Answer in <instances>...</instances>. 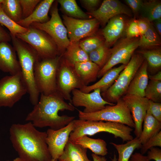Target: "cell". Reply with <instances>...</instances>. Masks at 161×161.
<instances>
[{"mask_svg":"<svg viewBox=\"0 0 161 161\" xmlns=\"http://www.w3.org/2000/svg\"><path fill=\"white\" fill-rule=\"evenodd\" d=\"M9 133L10 141L19 157L26 161H51L46 142V132L39 131L28 122L13 124Z\"/></svg>","mask_w":161,"mask_h":161,"instance_id":"obj_1","label":"cell"},{"mask_svg":"<svg viewBox=\"0 0 161 161\" xmlns=\"http://www.w3.org/2000/svg\"><path fill=\"white\" fill-rule=\"evenodd\" d=\"M75 108L71 103L65 101L57 92L49 95L41 94L37 103L27 115L25 120L31 122L35 127H49L57 130L62 128L75 119V117L59 115L60 111H74Z\"/></svg>","mask_w":161,"mask_h":161,"instance_id":"obj_2","label":"cell"},{"mask_svg":"<svg viewBox=\"0 0 161 161\" xmlns=\"http://www.w3.org/2000/svg\"><path fill=\"white\" fill-rule=\"evenodd\" d=\"M10 35L13 47L18 58L22 78L27 87L30 101L34 106L38 102L40 94L36 86L34 75V65L39 58L29 45L16 36Z\"/></svg>","mask_w":161,"mask_h":161,"instance_id":"obj_3","label":"cell"},{"mask_svg":"<svg viewBox=\"0 0 161 161\" xmlns=\"http://www.w3.org/2000/svg\"><path fill=\"white\" fill-rule=\"evenodd\" d=\"M73 121L74 129L70 134L69 141L73 142L84 135L91 136L103 132L112 134L115 138L120 137L123 142H127L134 138L131 134L133 129L122 123L79 119H75Z\"/></svg>","mask_w":161,"mask_h":161,"instance_id":"obj_4","label":"cell"},{"mask_svg":"<svg viewBox=\"0 0 161 161\" xmlns=\"http://www.w3.org/2000/svg\"><path fill=\"white\" fill-rule=\"evenodd\" d=\"M144 59L139 53L133 54L114 83L107 90L101 93L105 100L109 103H116L125 95L131 81Z\"/></svg>","mask_w":161,"mask_h":161,"instance_id":"obj_5","label":"cell"},{"mask_svg":"<svg viewBox=\"0 0 161 161\" xmlns=\"http://www.w3.org/2000/svg\"><path fill=\"white\" fill-rule=\"evenodd\" d=\"M61 56L41 59L34 67L35 83L40 93L49 95L57 92L56 75Z\"/></svg>","mask_w":161,"mask_h":161,"instance_id":"obj_6","label":"cell"},{"mask_svg":"<svg viewBox=\"0 0 161 161\" xmlns=\"http://www.w3.org/2000/svg\"><path fill=\"white\" fill-rule=\"evenodd\" d=\"M78 111L79 119L80 120L118 123L132 128L135 127L130 112L121 98L115 105H107L103 109L95 112L86 113Z\"/></svg>","mask_w":161,"mask_h":161,"instance_id":"obj_7","label":"cell"},{"mask_svg":"<svg viewBox=\"0 0 161 161\" xmlns=\"http://www.w3.org/2000/svg\"><path fill=\"white\" fill-rule=\"evenodd\" d=\"M58 3L55 1L50 10L51 17L44 23H34L30 26L44 31L56 44L59 55L62 56L70 44L66 29L58 13Z\"/></svg>","mask_w":161,"mask_h":161,"instance_id":"obj_8","label":"cell"},{"mask_svg":"<svg viewBox=\"0 0 161 161\" xmlns=\"http://www.w3.org/2000/svg\"><path fill=\"white\" fill-rule=\"evenodd\" d=\"M15 36L29 45L41 59L59 55L57 46L51 38L43 31L30 26L24 33Z\"/></svg>","mask_w":161,"mask_h":161,"instance_id":"obj_9","label":"cell"},{"mask_svg":"<svg viewBox=\"0 0 161 161\" xmlns=\"http://www.w3.org/2000/svg\"><path fill=\"white\" fill-rule=\"evenodd\" d=\"M84 86L74 65L68 63L61 56L56 75L57 92L65 100L72 103L71 93L72 91L75 89H80Z\"/></svg>","mask_w":161,"mask_h":161,"instance_id":"obj_10","label":"cell"},{"mask_svg":"<svg viewBox=\"0 0 161 161\" xmlns=\"http://www.w3.org/2000/svg\"><path fill=\"white\" fill-rule=\"evenodd\" d=\"M27 93L21 72L7 76L0 80V108H11Z\"/></svg>","mask_w":161,"mask_h":161,"instance_id":"obj_11","label":"cell"},{"mask_svg":"<svg viewBox=\"0 0 161 161\" xmlns=\"http://www.w3.org/2000/svg\"><path fill=\"white\" fill-rule=\"evenodd\" d=\"M140 37H125L120 39L111 48L110 57L105 65L99 71L97 78L101 77L108 71L120 64L126 65L134 52L139 47Z\"/></svg>","mask_w":161,"mask_h":161,"instance_id":"obj_12","label":"cell"},{"mask_svg":"<svg viewBox=\"0 0 161 161\" xmlns=\"http://www.w3.org/2000/svg\"><path fill=\"white\" fill-rule=\"evenodd\" d=\"M62 18L70 42H78L83 38L94 35L100 24L94 18L82 19L64 15Z\"/></svg>","mask_w":161,"mask_h":161,"instance_id":"obj_13","label":"cell"},{"mask_svg":"<svg viewBox=\"0 0 161 161\" xmlns=\"http://www.w3.org/2000/svg\"><path fill=\"white\" fill-rule=\"evenodd\" d=\"M72 104L74 107H84L83 112L84 113L95 112L103 109L107 105L115 104L108 102L103 99L100 89H95L92 92L88 93L75 89L72 91Z\"/></svg>","mask_w":161,"mask_h":161,"instance_id":"obj_14","label":"cell"},{"mask_svg":"<svg viewBox=\"0 0 161 161\" xmlns=\"http://www.w3.org/2000/svg\"><path fill=\"white\" fill-rule=\"evenodd\" d=\"M131 113L135 124L134 134L139 138L142 130V124L148 109L149 100L145 97L125 95L121 98Z\"/></svg>","mask_w":161,"mask_h":161,"instance_id":"obj_15","label":"cell"},{"mask_svg":"<svg viewBox=\"0 0 161 161\" xmlns=\"http://www.w3.org/2000/svg\"><path fill=\"white\" fill-rule=\"evenodd\" d=\"M73 121L62 128L56 130L49 128L46 132V143L52 159L58 160L63 154L74 129Z\"/></svg>","mask_w":161,"mask_h":161,"instance_id":"obj_16","label":"cell"},{"mask_svg":"<svg viewBox=\"0 0 161 161\" xmlns=\"http://www.w3.org/2000/svg\"><path fill=\"white\" fill-rule=\"evenodd\" d=\"M96 19L100 24L104 26L112 18L123 14L131 16L130 10L120 1L104 0L100 7L95 10L86 13Z\"/></svg>","mask_w":161,"mask_h":161,"instance_id":"obj_17","label":"cell"},{"mask_svg":"<svg viewBox=\"0 0 161 161\" xmlns=\"http://www.w3.org/2000/svg\"><path fill=\"white\" fill-rule=\"evenodd\" d=\"M0 70L10 75L21 72L16 52L9 42H0Z\"/></svg>","mask_w":161,"mask_h":161,"instance_id":"obj_18","label":"cell"},{"mask_svg":"<svg viewBox=\"0 0 161 161\" xmlns=\"http://www.w3.org/2000/svg\"><path fill=\"white\" fill-rule=\"evenodd\" d=\"M127 25L126 19L121 15L111 18L102 31L105 44L110 47L114 44L122 36Z\"/></svg>","mask_w":161,"mask_h":161,"instance_id":"obj_19","label":"cell"},{"mask_svg":"<svg viewBox=\"0 0 161 161\" xmlns=\"http://www.w3.org/2000/svg\"><path fill=\"white\" fill-rule=\"evenodd\" d=\"M148 67L147 62L144 59L131 81L125 95L145 97V91L149 82Z\"/></svg>","mask_w":161,"mask_h":161,"instance_id":"obj_20","label":"cell"},{"mask_svg":"<svg viewBox=\"0 0 161 161\" xmlns=\"http://www.w3.org/2000/svg\"><path fill=\"white\" fill-rule=\"evenodd\" d=\"M55 1L41 0L30 16L22 19L17 23L24 27L28 28L33 23H42L47 22L49 19V12Z\"/></svg>","mask_w":161,"mask_h":161,"instance_id":"obj_21","label":"cell"},{"mask_svg":"<svg viewBox=\"0 0 161 161\" xmlns=\"http://www.w3.org/2000/svg\"><path fill=\"white\" fill-rule=\"evenodd\" d=\"M126 65L113 68L106 72L97 82L90 86H85L80 90L83 92L88 93L95 89H100L101 93L108 89L114 82L121 72Z\"/></svg>","mask_w":161,"mask_h":161,"instance_id":"obj_22","label":"cell"},{"mask_svg":"<svg viewBox=\"0 0 161 161\" xmlns=\"http://www.w3.org/2000/svg\"><path fill=\"white\" fill-rule=\"evenodd\" d=\"M74 67L85 86L96 80L100 69L98 66L89 60L76 63Z\"/></svg>","mask_w":161,"mask_h":161,"instance_id":"obj_23","label":"cell"},{"mask_svg":"<svg viewBox=\"0 0 161 161\" xmlns=\"http://www.w3.org/2000/svg\"><path fill=\"white\" fill-rule=\"evenodd\" d=\"M87 149L68 141L58 161H91L87 155Z\"/></svg>","mask_w":161,"mask_h":161,"instance_id":"obj_24","label":"cell"},{"mask_svg":"<svg viewBox=\"0 0 161 161\" xmlns=\"http://www.w3.org/2000/svg\"><path fill=\"white\" fill-rule=\"evenodd\" d=\"M73 142L85 148L89 149L93 153L99 156H104L108 153L107 143L101 139L92 138L87 135H84Z\"/></svg>","mask_w":161,"mask_h":161,"instance_id":"obj_25","label":"cell"},{"mask_svg":"<svg viewBox=\"0 0 161 161\" xmlns=\"http://www.w3.org/2000/svg\"><path fill=\"white\" fill-rule=\"evenodd\" d=\"M143 123V128L139 137L142 145L157 134L161 129V122L155 119L148 109Z\"/></svg>","mask_w":161,"mask_h":161,"instance_id":"obj_26","label":"cell"},{"mask_svg":"<svg viewBox=\"0 0 161 161\" xmlns=\"http://www.w3.org/2000/svg\"><path fill=\"white\" fill-rule=\"evenodd\" d=\"M62 56L67 62L73 65L76 63L89 60L88 54L80 47L79 41L70 42Z\"/></svg>","mask_w":161,"mask_h":161,"instance_id":"obj_27","label":"cell"},{"mask_svg":"<svg viewBox=\"0 0 161 161\" xmlns=\"http://www.w3.org/2000/svg\"><path fill=\"white\" fill-rule=\"evenodd\" d=\"M117 151L118 157L117 161H129L134 151L140 148L142 144L139 138L135 137L124 144H118L112 142Z\"/></svg>","mask_w":161,"mask_h":161,"instance_id":"obj_28","label":"cell"},{"mask_svg":"<svg viewBox=\"0 0 161 161\" xmlns=\"http://www.w3.org/2000/svg\"><path fill=\"white\" fill-rule=\"evenodd\" d=\"M56 1L60 4L62 10L69 16L82 19H89L92 17L80 8L75 0H58Z\"/></svg>","mask_w":161,"mask_h":161,"instance_id":"obj_29","label":"cell"},{"mask_svg":"<svg viewBox=\"0 0 161 161\" xmlns=\"http://www.w3.org/2000/svg\"><path fill=\"white\" fill-rule=\"evenodd\" d=\"M161 45L158 35L152 23L147 31L140 37L139 47L144 49L157 48Z\"/></svg>","mask_w":161,"mask_h":161,"instance_id":"obj_30","label":"cell"},{"mask_svg":"<svg viewBox=\"0 0 161 161\" xmlns=\"http://www.w3.org/2000/svg\"><path fill=\"white\" fill-rule=\"evenodd\" d=\"M140 11L143 17L150 22L161 18V3L160 1L150 0L143 1Z\"/></svg>","mask_w":161,"mask_h":161,"instance_id":"obj_31","label":"cell"},{"mask_svg":"<svg viewBox=\"0 0 161 161\" xmlns=\"http://www.w3.org/2000/svg\"><path fill=\"white\" fill-rule=\"evenodd\" d=\"M147 61L148 66L153 71H158L161 67V50L160 48L142 49L137 52Z\"/></svg>","mask_w":161,"mask_h":161,"instance_id":"obj_32","label":"cell"},{"mask_svg":"<svg viewBox=\"0 0 161 161\" xmlns=\"http://www.w3.org/2000/svg\"><path fill=\"white\" fill-rule=\"evenodd\" d=\"M111 54V48L104 43L89 54V60L96 64L101 69L108 61Z\"/></svg>","mask_w":161,"mask_h":161,"instance_id":"obj_33","label":"cell"},{"mask_svg":"<svg viewBox=\"0 0 161 161\" xmlns=\"http://www.w3.org/2000/svg\"><path fill=\"white\" fill-rule=\"evenodd\" d=\"M1 6L5 14L14 22L17 23L22 19L19 0H3Z\"/></svg>","mask_w":161,"mask_h":161,"instance_id":"obj_34","label":"cell"},{"mask_svg":"<svg viewBox=\"0 0 161 161\" xmlns=\"http://www.w3.org/2000/svg\"><path fill=\"white\" fill-rule=\"evenodd\" d=\"M0 24L7 27L10 35L15 36L26 32L28 28L24 27L14 22L4 13L0 5Z\"/></svg>","mask_w":161,"mask_h":161,"instance_id":"obj_35","label":"cell"},{"mask_svg":"<svg viewBox=\"0 0 161 161\" xmlns=\"http://www.w3.org/2000/svg\"><path fill=\"white\" fill-rule=\"evenodd\" d=\"M145 97L155 102L161 100V81L150 80L145 91Z\"/></svg>","mask_w":161,"mask_h":161,"instance_id":"obj_36","label":"cell"},{"mask_svg":"<svg viewBox=\"0 0 161 161\" xmlns=\"http://www.w3.org/2000/svg\"><path fill=\"white\" fill-rule=\"evenodd\" d=\"M104 43L101 38L94 35L79 41L81 48L88 54Z\"/></svg>","mask_w":161,"mask_h":161,"instance_id":"obj_37","label":"cell"},{"mask_svg":"<svg viewBox=\"0 0 161 161\" xmlns=\"http://www.w3.org/2000/svg\"><path fill=\"white\" fill-rule=\"evenodd\" d=\"M22 9V18L30 16L41 1L40 0H19Z\"/></svg>","mask_w":161,"mask_h":161,"instance_id":"obj_38","label":"cell"},{"mask_svg":"<svg viewBox=\"0 0 161 161\" xmlns=\"http://www.w3.org/2000/svg\"><path fill=\"white\" fill-rule=\"evenodd\" d=\"M156 146L161 147V131L142 145L140 148L141 154H143L150 148Z\"/></svg>","mask_w":161,"mask_h":161,"instance_id":"obj_39","label":"cell"},{"mask_svg":"<svg viewBox=\"0 0 161 161\" xmlns=\"http://www.w3.org/2000/svg\"><path fill=\"white\" fill-rule=\"evenodd\" d=\"M125 31L126 37L134 38L140 37L137 20L133 19L127 24Z\"/></svg>","mask_w":161,"mask_h":161,"instance_id":"obj_40","label":"cell"},{"mask_svg":"<svg viewBox=\"0 0 161 161\" xmlns=\"http://www.w3.org/2000/svg\"><path fill=\"white\" fill-rule=\"evenodd\" d=\"M153 116L161 122V103L149 100L148 109Z\"/></svg>","mask_w":161,"mask_h":161,"instance_id":"obj_41","label":"cell"},{"mask_svg":"<svg viewBox=\"0 0 161 161\" xmlns=\"http://www.w3.org/2000/svg\"><path fill=\"white\" fill-rule=\"evenodd\" d=\"M146 156L149 161L151 160L161 161V150L157 147L151 148L147 151Z\"/></svg>","mask_w":161,"mask_h":161,"instance_id":"obj_42","label":"cell"},{"mask_svg":"<svg viewBox=\"0 0 161 161\" xmlns=\"http://www.w3.org/2000/svg\"><path fill=\"white\" fill-rule=\"evenodd\" d=\"M125 1L130 7L133 13H136L140 11L143 1L141 0H126Z\"/></svg>","mask_w":161,"mask_h":161,"instance_id":"obj_43","label":"cell"},{"mask_svg":"<svg viewBox=\"0 0 161 161\" xmlns=\"http://www.w3.org/2000/svg\"><path fill=\"white\" fill-rule=\"evenodd\" d=\"M80 2L88 12L95 10V8L99 4L100 1L99 0H81Z\"/></svg>","mask_w":161,"mask_h":161,"instance_id":"obj_44","label":"cell"},{"mask_svg":"<svg viewBox=\"0 0 161 161\" xmlns=\"http://www.w3.org/2000/svg\"><path fill=\"white\" fill-rule=\"evenodd\" d=\"M137 20L140 36L147 31L151 22L145 18L143 17L139 18Z\"/></svg>","mask_w":161,"mask_h":161,"instance_id":"obj_45","label":"cell"},{"mask_svg":"<svg viewBox=\"0 0 161 161\" xmlns=\"http://www.w3.org/2000/svg\"><path fill=\"white\" fill-rule=\"evenodd\" d=\"M11 41V37L0 24V42H9Z\"/></svg>","mask_w":161,"mask_h":161,"instance_id":"obj_46","label":"cell"},{"mask_svg":"<svg viewBox=\"0 0 161 161\" xmlns=\"http://www.w3.org/2000/svg\"><path fill=\"white\" fill-rule=\"evenodd\" d=\"M130 160L131 161H149L146 156L138 152L132 154Z\"/></svg>","mask_w":161,"mask_h":161,"instance_id":"obj_47","label":"cell"},{"mask_svg":"<svg viewBox=\"0 0 161 161\" xmlns=\"http://www.w3.org/2000/svg\"><path fill=\"white\" fill-rule=\"evenodd\" d=\"M154 26L157 32L159 35H161V18L158 19L154 21Z\"/></svg>","mask_w":161,"mask_h":161,"instance_id":"obj_48","label":"cell"},{"mask_svg":"<svg viewBox=\"0 0 161 161\" xmlns=\"http://www.w3.org/2000/svg\"><path fill=\"white\" fill-rule=\"evenodd\" d=\"M148 78L150 80L161 81V71H160L153 75H148Z\"/></svg>","mask_w":161,"mask_h":161,"instance_id":"obj_49","label":"cell"},{"mask_svg":"<svg viewBox=\"0 0 161 161\" xmlns=\"http://www.w3.org/2000/svg\"><path fill=\"white\" fill-rule=\"evenodd\" d=\"M92 156L93 161H107L104 156H99L94 153L92 154Z\"/></svg>","mask_w":161,"mask_h":161,"instance_id":"obj_50","label":"cell"},{"mask_svg":"<svg viewBox=\"0 0 161 161\" xmlns=\"http://www.w3.org/2000/svg\"><path fill=\"white\" fill-rule=\"evenodd\" d=\"M6 161H26L20 157H17L13 160H7Z\"/></svg>","mask_w":161,"mask_h":161,"instance_id":"obj_51","label":"cell"},{"mask_svg":"<svg viewBox=\"0 0 161 161\" xmlns=\"http://www.w3.org/2000/svg\"><path fill=\"white\" fill-rule=\"evenodd\" d=\"M117 156L116 154L114 153V155L113 158L112 159V161H117Z\"/></svg>","mask_w":161,"mask_h":161,"instance_id":"obj_52","label":"cell"},{"mask_svg":"<svg viewBox=\"0 0 161 161\" xmlns=\"http://www.w3.org/2000/svg\"><path fill=\"white\" fill-rule=\"evenodd\" d=\"M3 0H0V5L3 2Z\"/></svg>","mask_w":161,"mask_h":161,"instance_id":"obj_53","label":"cell"},{"mask_svg":"<svg viewBox=\"0 0 161 161\" xmlns=\"http://www.w3.org/2000/svg\"><path fill=\"white\" fill-rule=\"evenodd\" d=\"M58 160L52 159L51 161H57Z\"/></svg>","mask_w":161,"mask_h":161,"instance_id":"obj_54","label":"cell"},{"mask_svg":"<svg viewBox=\"0 0 161 161\" xmlns=\"http://www.w3.org/2000/svg\"><path fill=\"white\" fill-rule=\"evenodd\" d=\"M129 161H131L130 160H129Z\"/></svg>","mask_w":161,"mask_h":161,"instance_id":"obj_55","label":"cell"}]
</instances>
